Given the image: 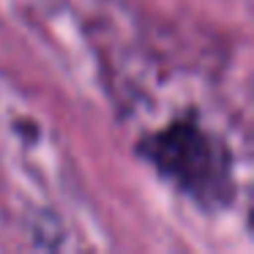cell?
I'll use <instances>...</instances> for the list:
<instances>
[{
  "instance_id": "cell-1",
  "label": "cell",
  "mask_w": 254,
  "mask_h": 254,
  "mask_svg": "<svg viewBox=\"0 0 254 254\" xmlns=\"http://www.w3.org/2000/svg\"><path fill=\"white\" fill-rule=\"evenodd\" d=\"M137 156L208 213L230 208L235 199V156L194 112H183L167 126L145 134L137 142Z\"/></svg>"
}]
</instances>
